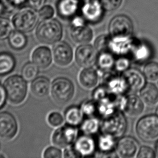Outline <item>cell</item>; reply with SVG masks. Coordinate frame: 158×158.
I'll return each instance as SVG.
<instances>
[{
  "instance_id": "cell-1",
  "label": "cell",
  "mask_w": 158,
  "mask_h": 158,
  "mask_svg": "<svg viewBox=\"0 0 158 158\" xmlns=\"http://www.w3.org/2000/svg\"><path fill=\"white\" fill-rule=\"evenodd\" d=\"M3 85L6 92L7 101L10 104L17 106L25 101L28 94V83L22 76L10 75L5 79Z\"/></svg>"
},
{
  "instance_id": "cell-2",
  "label": "cell",
  "mask_w": 158,
  "mask_h": 158,
  "mask_svg": "<svg viewBox=\"0 0 158 158\" xmlns=\"http://www.w3.org/2000/svg\"><path fill=\"white\" fill-rule=\"evenodd\" d=\"M63 36L61 24L56 19H45L37 27L36 36L40 43L52 45L60 41Z\"/></svg>"
},
{
  "instance_id": "cell-3",
  "label": "cell",
  "mask_w": 158,
  "mask_h": 158,
  "mask_svg": "<svg viewBox=\"0 0 158 158\" xmlns=\"http://www.w3.org/2000/svg\"><path fill=\"white\" fill-rule=\"evenodd\" d=\"M127 127L126 117L122 111H117L101 120V132L116 139L123 136Z\"/></svg>"
},
{
  "instance_id": "cell-4",
  "label": "cell",
  "mask_w": 158,
  "mask_h": 158,
  "mask_svg": "<svg viewBox=\"0 0 158 158\" xmlns=\"http://www.w3.org/2000/svg\"><path fill=\"white\" fill-rule=\"evenodd\" d=\"M75 92L74 84L66 77H57L52 82L50 94L52 98L57 103H68L73 98Z\"/></svg>"
},
{
  "instance_id": "cell-5",
  "label": "cell",
  "mask_w": 158,
  "mask_h": 158,
  "mask_svg": "<svg viewBox=\"0 0 158 158\" xmlns=\"http://www.w3.org/2000/svg\"><path fill=\"white\" fill-rule=\"evenodd\" d=\"M39 16L31 7L23 8L13 15L11 23L15 30L24 33L32 31L36 27Z\"/></svg>"
},
{
  "instance_id": "cell-6",
  "label": "cell",
  "mask_w": 158,
  "mask_h": 158,
  "mask_svg": "<svg viewBox=\"0 0 158 158\" xmlns=\"http://www.w3.org/2000/svg\"><path fill=\"white\" fill-rule=\"evenodd\" d=\"M135 131L141 140L146 143L158 141V116L145 115L137 122Z\"/></svg>"
},
{
  "instance_id": "cell-7",
  "label": "cell",
  "mask_w": 158,
  "mask_h": 158,
  "mask_svg": "<svg viewBox=\"0 0 158 158\" xmlns=\"http://www.w3.org/2000/svg\"><path fill=\"white\" fill-rule=\"evenodd\" d=\"M133 28V24L130 17L125 15H116L109 23V35L112 39L131 37Z\"/></svg>"
},
{
  "instance_id": "cell-8",
  "label": "cell",
  "mask_w": 158,
  "mask_h": 158,
  "mask_svg": "<svg viewBox=\"0 0 158 158\" xmlns=\"http://www.w3.org/2000/svg\"><path fill=\"white\" fill-rule=\"evenodd\" d=\"M78 135L77 127L66 124L57 127L52 135V143L60 148L73 145Z\"/></svg>"
},
{
  "instance_id": "cell-9",
  "label": "cell",
  "mask_w": 158,
  "mask_h": 158,
  "mask_svg": "<svg viewBox=\"0 0 158 158\" xmlns=\"http://www.w3.org/2000/svg\"><path fill=\"white\" fill-rule=\"evenodd\" d=\"M19 131V124L12 113L0 111V139L10 141L15 138Z\"/></svg>"
},
{
  "instance_id": "cell-10",
  "label": "cell",
  "mask_w": 158,
  "mask_h": 158,
  "mask_svg": "<svg viewBox=\"0 0 158 158\" xmlns=\"http://www.w3.org/2000/svg\"><path fill=\"white\" fill-rule=\"evenodd\" d=\"M74 19L71 25V39L79 45L90 43L94 36L92 29L83 19L77 17Z\"/></svg>"
},
{
  "instance_id": "cell-11",
  "label": "cell",
  "mask_w": 158,
  "mask_h": 158,
  "mask_svg": "<svg viewBox=\"0 0 158 158\" xmlns=\"http://www.w3.org/2000/svg\"><path fill=\"white\" fill-rule=\"evenodd\" d=\"M72 146L78 158L96 156V140L94 135L80 133Z\"/></svg>"
},
{
  "instance_id": "cell-12",
  "label": "cell",
  "mask_w": 158,
  "mask_h": 158,
  "mask_svg": "<svg viewBox=\"0 0 158 158\" xmlns=\"http://www.w3.org/2000/svg\"><path fill=\"white\" fill-rule=\"evenodd\" d=\"M98 54L96 49L89 43L81 44L74 53L75 62L83 68L92 66L96 64Z\"/></svg>"
},
{
  "instance_id": "cell-13",
  "label": "cell",
  "mask_w": 158,
  "mask_h": 158,
  "mask_svg": "<svg viewBox=\"0 0 158 158\" xmlns=\"http://www.w3.org/2000/svg\"><path fill=\"white\" fill-rule=\"evenodd\" d=\"M104 10L101 0H85L81 8L83 19L90 23L100 22L103 19Z\"/></svg>"
},
{
  "instance_id": "cell-14",
  "label": "cell",
  "mask_w": 158,
  "mask_h": 158,
  "mask_svg": "<svg viewBox=\"0 0 158 158\" xmlns=\"http://www.w3.org/2000/svg\"><path fill=\"white\" fill-rule=\"evenodd\" d=\"M53 60L60 67H66L73 62L74 53L71 45L64 41H59L52 48Z\"/></svg>"
},
{
  "instance_id": "cell-15",
  "label": "cell",
  "mask_w": 158,
  "mask_h": 158,
  "mask_svg": "<svg viewBox=\"0 0 158 158\" xmlns=\"http://www.w3.org/2000/svg\"><path fill=\"white\" fill-rule=\"evenodd\" d=\"M139 148V144L136 139L131 136H124L117 141L115 152L120 158H134L137 157Z\"/></svg>"
},
{
  "instance_id": "cell-16",
  "label": "cell",
  "mask_w": 158,
  "mask_h": 158,
  "mask_svg": "<svg viewBox=\"0 0 158 158\" xmlns=\"http://www.w3.org/2000/svg\"><path fill=\"white\" fill-rule=\"evenodd\" d=\"M116 138L111 135L101 132L96 138L97 154L103 157H115V148L117 141Z\"/></svg>"
},
{
  "instance_id": "cell-17",
  "label": "cell",
  "mask_w": 158,
  "mask_h": 158,
  "mask_svg": "<svg viewBox=\"0 0 158 158\" xmlns=\"http://www.w3.org/2000/svg\"><path fill=\"white\" fill-rule=\"evenodd\" d=\"M128 90L133 92H138L146 85V79L143 73L135 68H130L122 73Z\"/></svg>"
},
{
  "instance_id": "cell-18",
  "label": "cell",
  "mask_w": 158,
  "mask_h": 158,
  "mask_svg": "<svg viewBox=\"0 0 158 158\" xmlns=\"http://www.w3.org/2000/svg\"><path fill=\"white\" fill-rule=\"evenodd\" d=\"M31 60L39 69H46L50 66L53 61L52 52L47 46H40L32 52Z\"/></svg>"
},
{
  "instance_id": "cell-19",
  "label": "cell",
  "mask_w": 158,
  "mask_h": 158,
  "mask_svg": "<svg viewBox=\"0 0 158 158\" xmlns=\"http://www.w3.org/2000/svg\"><path fill=\"white\" fill-rule=\"evenodd\" d=\"M81 2L78 0H58L56 4L58 15L63 19H72L81 10Z\"/></svg>"
},
{
  "instance_id": "cell-20",
  "label": "cell",
  "mask_w": 158,
  "mask_h": 158,
  "mask_svg": "<svg viewBox=\"0 0 158 158\" xmlns=\"http://www.w3.org/2000/svg\"><path fill=\"white\" fill-rule=\"evenodd\" d=\"M100 79V73L93 66L84 68L80 72L78 81L80 85L85 89H92L96 87Z\"/></svg>"
},
{
  "instance_id": "cell-21",
  "label": "cell",
  "mask_w": 158,
  "mask_h": 158,
  "mask_svg": "<svg viewBox=\"0 0 158 158\" xmlns=\"http://www.w3.org/2000/svg\"><path fill=\"white\" fill-rule=\"evenodd\" d=\"M145 105L140 97L135 94L126 96L123 112L130 117H138L143 112Z\"/></svg>"
},
{
  "instance_id": "cell-22",
  "label": "cell",
  "mask_w": 158,
  "mask_h": 158,
  "mask_svg": "<svg viewBox=\"0 0 158 158\" xmlns=\"http://www.w3.org/2000/svg\"><path fill=\"white\" fill-rule=\"evenodd\" d=\"M51 85L52 84L48 78L41 76L32 80L30 89L34 96L42 98L47 97L50 94Z\"/></svg>"
},
{
  "instance_id": "cell-23",
  "label": "cell",
  "mask_w": 158,
  "mask_h": 158,
  "mask_svg": "<svg viewBox=\"0 0 158 158\" xmlns=\"http://www.w3.org/2000/svg\"><path fill=\"white\" fill-rule=\"evenodd\" d=\"M140 98L144 105L152 108L158 106V89L152 83L146 84L140 91Z\"/></svg>"
},
{
  "instance_id": "cell-24",
  "label": "cell",
  "mask_w": 158,
  "mask_h": 158,
  "mask_svg": "<svg viewBox=\"0 0 158 158\" xmlns=\"http://www.w3.org/2000/svg\"><path fill=\"white\" fill-rule=\"evenodd\" d=\"M115 58L116 56L108 50L98 52L96 65L99 72L103 73L113 71Z\"/></svg>"
},
{
  "instance_id": "cell-25",
  "label": "cell",
  "mask_w": 158,
  "mask_h": 158,
  "mask_svg": "<svg viewBox=\"0 0 158 158\" xmlns=\"http://www.w3.org/2000/svg\"><path fill=\"white\" fill-rule=\"evenodd\" d=\"M64 117L66 124L76 127H79L85 118L81 106L76 105L66 108L64 112Z\"/></svg>"
},
{
  "instance_id": "cell-26",
  "label": "cell",
  "mask_w": 158,
  "mask_h": 158,
  "mask_svg": "<svg viewBox=\"0 0 158 158\" xmlns=\"http://www.w3.org/2000/svg\"><path fill=\"white\" fill-rule=\"evenodd\" d=\"M16 60L12 53L8 52H0V76L8 75L14 70Z\"/></svg>"
},
{
  "instance_id": "cell-27",
  "label": "cell",
  "mask_w": 158,
  "mask_h": 158,
  "mask_svg": "<svg viewBox=\"0 0 158 158\" xmlns=\"http://www.w3.org/2000/svg\"><path fill=\"white\" fill-rule=\"evenodd\" d=\"M8 41L9 47L16 52L24 49L28 44V38L25 33L17 30L12 31Z\"/></svg>"
},
{
  "instance_id": "cell-28",
  "label": "cell",
  "mask_w": 158,
  "mask_h": 158,
  "mask_svg": "<svg viewBox=\"0 0 158 158\" xmlns=\"http://www.w3.org/2000/svg\"><path fill=\"white\" fill-rule=\"evenodd\" d=\"M79 126L81 134L94 135L101 130V120L96 117H85Z\"/></svg>"
},
{
  "instance_id": "cell-29",
  "label": "cell",
  "mask_w": 158,
  "mask_h": 158,
  "mask_svg": "<svg viewBox=\"0 0 158 158\" xmlns=\"http://www.w3.org/2000/svg\"><path fill=\"white\" fill-rule=\"evenodd\" d=\"M133 60L139 63L146 61L151 56V51L148 45L144 43L136 42L131 53Z\"/></svg>"
},
{
  "instance_id": "cell-30",
  "label": "cell",
  "mask_w": 158,
  "mask_h": 158,
  "mask_svg": "<svg viewBox=\"0 0 158 158\" xmlns=\"http://www.w3.org/2000/svg\"><path fill=\"white\" fill-rule=\"evenodd\" d=\"M12 23L8 18L0 16V42L8 39L11 32L13 31Z\"/></svg>"
},
{
  "instance_id": "cell-31",
  "label": "cell",
  "mask_w": 158,
  "mask_h": 158,
  "mask_svg": "<svg viewBox=\"0 0 158 158\" xmlns=\"http://www.w3.org/2000/svg\"><path fill=\"white\" fill-rule=\"evenodd\" d=\"M81 108L83 113L84 117L98 118L97 102L94 99L84 102L82 103Z\"/></svg>"
},
{
  "instance_id": "cell-32",
  "label": "cell",
  "mask_w": 158,
  "mask_h": 158,
  "mask_svg": "<svg viewBox=\"0 0 158 158\" xmlns=\"http://www.w3.org/2000/svg\"><path fill=\"white\" fill-rule=\"evenodd\" d=\"M39 68L33 62H28L24 65L22 69V76L27 81H32L37 76Z\"/></svg>"
},
{
  "instance_id": "cell-33",
  "label": "cell",
  "mask_w": 158,
  "mask_h": 158,
  "mask_svg": "<svg viewBox=\"0 0 158 158\" xmlns=\"http://www.w3.org/2000/svg\"><path fill=\"white\" fill-rule=\"evenodd\" d=\"M143 73L148 81H158V63L151 62L147 63L143 68Z\"/></svg>"
},
{
  "instance_id": "cell-34",
  "label": "cell",
  "mask_w": 158,
  "mask_h": 158,
  "mask_svg": "<svg viewBox=\"0 0 158 158\" xmlns=\"http://www.w3.org/2000/svg\"><path fill=\"white\" fill-rule=\"evenodd\" d=\"M131 60L125 56L116 57L113 71L118 73H123L130 68Z\"/></svg>"
},
{
  "instance_id": "cell-35",
  "label": "cell",
  "mask_w": 158,
  "mask_h": 158,
  "mask_svg": "<svg viewBox=\"0 0 158 158\" xmlns=\"http://www.w3.org/2000/svg\"><path fill=\"white\" fill-rule=\"evenodd\" d=\"M112 94L105 85L102 84L94 89L92 92V99L96 102L103 101L110 96Z\"/></svg>"
},
{
  "instance_id": "cell-36",
  "label": "cell",
  "mask_w": 158,
  "mask_h": 158,
  "mask_svg": "<svg viewBox=\"0 0 158 158\" xmlns=\"http://www.w3.org/2000/svg\"><path fill=\"white\" fill-rule=\"evenodd\" d=\"M64 116L57 111L52 112L48 115V123L53 127L57 128L62 126L64 123Z\"/></svg>"
},
{
  "instance_id": "cell-37",
  "label": "cell",
  "mask_w": 158,
  "mask_h": 158,
  "mask_svg": "<svg viewBox=\"0 0 158 158\" xmlns=\"http://www.w3.org/2000/svg\"><path fill=\"white\" fill-rule=\"evenodd\" d=\"M111 36L107 35H102L98 37L94 42V48L98 52L108 50Z\"/></svg>"
},
{
  "instance_id": "cell-38",
  "label": "cell",
  "mask_w": 158,
  "mask_h": 158,
  "mask_svg": "<svg viewBox=\"0 0 158 158\" xmlns=\"http://www.w3.org/2000/svg\"><path fill=\"white\" fill-rule=\"evenodd\" d=\"M63 156L61 148L56 146L48 147L44 151L43 157L44 158H60Z\"/></svg>"
},
{
  "instance_id": "cell-39",
  "label": "cell",
  "mask_w": 158,
  "mask_h": 158,
  "mask_svg": "<svg viewBox=\"0 0 158 158\" xmlns=\"http://www.w3.org/2000/svg\"><path fill=\"white\" fill-rule=\"evenodd\" d=\"M105 11H112L117 10L122 6L123 0H101Z\"/></svg>"
},
{
  "instance_id": "cell-40",
  "label": "cell",
  "mask_w": 158,
  "mask_h": 158,
  "mask_svg": "<svg viewBox=\"0 0 158 158\" xmlns=\"http://www.w3.org/2000/svg\"><path fill=\"white\" fill-rule=\"evenodd\" d=\"M54 14V9L50 5H45L39 9V17L43 20L52 19Z\"/></svg>"
},
{
  "instance_id": "cell-41",
  "label": "cell",
  "mask_w": 158,
  "mask_h": 158,
  "mask_svg": "<svg viewBox=\"0 0 158 158\" xmlns=\"http://www.w3.org/2000/svg\"><path fill=\"white\" fill-rule=\"evenodd\" d=\"M156 156V153L152 148L148 146H143L139 148L137 157L139 158H154Z\"/></svg>"
},
{
  "instance_id": "cell-42",
  "label": "cell",
  "mask_w": 158,
  "mask_h": 158,
  "mask_svg": "<svg viewBox=\"0 0 158 158\" xmlns=\"http://www.w3.org/2000/svg\"><path fill=\"white\" fill-rule=\"evenodd\" d=\"M7 98L6 92L4 89L3 85L0 83V110L4 108L6 104Z\"/></svg>"
},
{
  "instance_id": "cell-43",
  "label": "cell",
  "mask_w": 158,
  "mask_h": 158,
  "mask_svg": "<svg viewBox=\"0 0 158 158\" xmlns=\"http://www.w3.org/2000/svg\"><path fill=\"white\" fill-rule=\"evenodd\" d=\"M47 0H28V3L30 7L35 10H39L44 6Z\"/></svg>"
},
{
  "instance_id": "cell-44",
  "label": "cell",
  "mask_w": 158,
  "mask_h": 158,
  "mask_svg": "<svg viewBox=\"0 0 158 158\" xmlns=\"http://www.w3.org/2000/svg\"><path fill=\"white\" fill-rule=\"evenodd\" d=\"M6 1L15 10L24 6L28 2V0H6Z\"/></svg>"
},
{
  "instance_id": "cell-45",
  "label": "cell",
  "mask_w": 158,
  "mask_h": 158,
  "mask_svg": "<svg viewBox=\"0 0 158 158\" xmlns=\"http://www.w3.org/2000/svg\"><path fill=\"white\" fill-rule=\"evenodd\" d=\"M63 157L64 158H78L76 152L73 149L72 145L65 148L63 152Z\"/></svg>"
},
{
  "instance_id": "cell-46",
  "label": "cell",
  "mask_w": 158,
  "mask_h": 158,
  "mask_svg": "<svg viewBox=\"0 0 158 158\" xmlns=\"http://www.w3.org/2000/svg\"><path fill=\"white\" fill-rule=\"evenodd\" d=\"M156 155L158 156V143H157V145L156 146Z\"/></svg>"
},
{
  "instance_id": "cell-47",
  "label": "cell",
  "mask_w": 158,
  "mask_h": 158,
  "mask_svg": "<svg viewBox=\"0 0 158 158\" xmlns=\"http://www.w3.org/2000/svg\"><path fill=\"white\" fill-rule=\"evenodd\" d=\"M156 114L158 116V107H157V109H156Z\"/></svg>"
},
{
  "instance_id": "cell-48",
  "label": "cell",
  "mask_w": 158,
  "mask_h": 158,
  "mask_svg": "<svg viewBox=\"0 0 158 158\" xmlns=\"http://www.w3.org/2000/svg\"><path fill=\"white\" fill-rule=\"evenodd\" d=\"M78 1H79L80 2H84L85 0H78Z\"/></svg>"
}]
</instances>
